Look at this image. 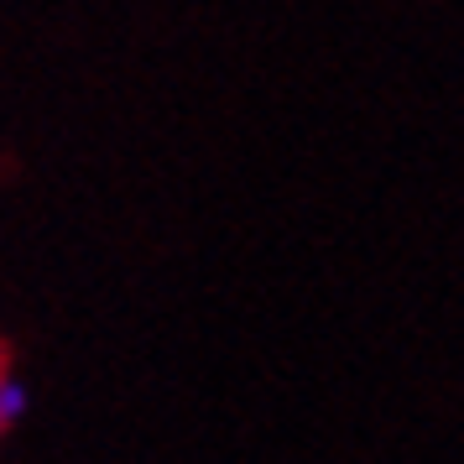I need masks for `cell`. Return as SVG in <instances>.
<instances>
[{"mask_svg":"<svg viewBox=\"0 0 464 464\" xmlns=\"http://www.w3.org/2000/svg\"><path fill=\"white\" fill-rule=\"evenodd\" d=\"M26 407H32V397H26L22 376H0V433L16 428L26 418Z\"/></svg>","mask_w":464,"mask_h":464,"instance_id":"cell-1","label":"cell"}]
</instances>
